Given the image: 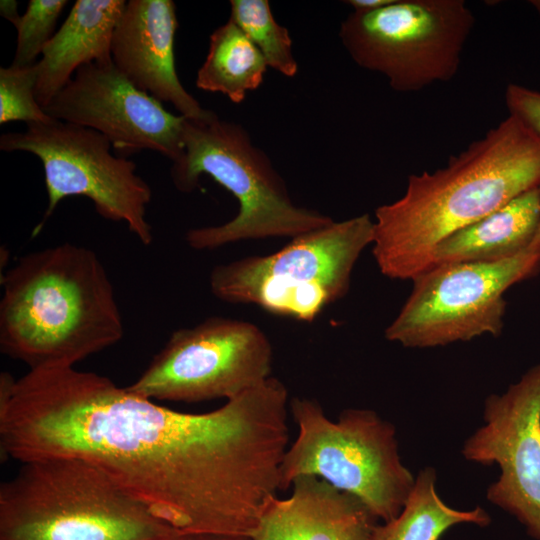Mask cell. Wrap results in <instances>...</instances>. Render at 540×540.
<instances>
[{"label":"cell","instance_id":"1","mask_svg":"<svg viewBox=\"0 0 540 540\" xmlns=\"http://www.w3.org/2000/svg\"><path fill=\"white\" fill-rule=\"evenodd\" d=\"M289 401L270 377L185 413L75 367L5 372L0 447L20 463L85 460L178 531L250 538L279 491Z\"/></svg>","mask_w":540,"mask_h":540},{"label":"cell","instance_id":"2","mask_svg":"<svg viewBox=\"0 0 540 540\" xmlns=\"http://www.w3.org/2000/svg\"><path fill=\"white\" fill-rule=\"evenodd\" d=\"M540 183V140L509 115L446 167L409 176L406 192L375 211L372 253L385 276L411 279L436 246Z\"/></svg>","mask_w":540,"mask_h":540},{"label":"cell","instance_id":"3","mask_svg":"<svg viewBox=\"0 0 540 540\" xmlns=\"http://www.w3.org/2000/svg\"><path fill=\"white\" fill-rule=\"evenodd\" d=\"M1 285L0 351L29 370L74 367L124 335L113 284L90 248L63 243L29 252Z\"/></svg>","mask_w":540,"mask_h":540},{"label":"cell","instance_id":"4","mask_svg":"<svg viewBox=\"0 0 540 540\" xmlns=\"http://www.w3.org/2000/svg\"><path fill=\"white\" fill-rule=\"evenodd\" d=\"M183 152L172 162L170 176L185 193L208 175L238 201L230 221L189 229L185 240L195 250H212L244 240L291 237L325 227L333 220L319 211L296 205L269 157L238 123L216 114L205 120L186 118Z\"/></svg>","mask_w":540,"mask_h":540},{"label":"cell","instance_id":"5","mask_svg":"<svg viewBox=\"0 0 540 540\" xmlns=\"http://www.w3.org/2000/svg\"><path fill=\"white\" fill-rule=\"evenodd\" d=\"M173 529L82 459L23 462L0 485V540H153Z\"/></svg>","mask_w":540,"mask_h":540},{"label":"cell","instance_id":"6","mask_svg":"<svg viewBox=\"0 0 540 540\" xmlns=\"http://www.w3.org/2000/svg\"><path fill=\"white\" fill-rule=\"evenodd\" d=\"M289 412L297 436L283 457L279 490L315 476L358 498L377 520L398 516L415 477L401 460L391 422L365 408L345 409L333 421L303 397L290 399Z\"/></svg>","mask_w":540,"mask_h":540},{"label":"cell","instance_id":"7","mask_svg":"<svg viewBox=\"0 0 540 540\" xmlns=\"http://www.w3.org/2000/svg\"><path fill=\"white\" fill-rule=\"evenodd\" d=\"M373 237L369 214L333 221L272 254L215 266L210 290L227 303L310 322L348 292L354 265Z\"/></svg>","mask_w":540,"mask_h":540},{"label":"cell","instance_id":"8","mask_svg":"<svg viewBox=\"0 0 540 540\" xmlns=\"http://www.w3.org/2000/svg\"><path fill=\"white\" fill-rule=\"evenodd\" d=\"M473 25L463 0H392L350 13L339 37L357 65L383 74L398 92H417L456 75Z\"/></svg>","mask_w":540,"mask_h":540},{"label":"cell","instance_id":"9","mask_svg":"<svg viewBox=\"0 0 540 540\" xmlns=\"http://www.w3.org/2000/svg\"><path fill=\"white\" fill-rule=\"evenodd\" d=\"M112 148L103 134L56 119L29 123L21 132L1 135L0 150L32 153L44 169L48 204L33 237L60 201L82 196L92 201L104 219L125 222L144 246L152 243L153 230L146 218L152 190L136 173L135 162L114 155Z\"/></svg>","mask_w":540,"mask_h":540},{"label":"cell","instance_id":"10","mask_svg":"<svg viewBox=\"0 0 540 540\" xmlns=\"http://www.w3.org/2000/svg\"><path fill=\"white\" fill-rule=\"evenodd\" d=\"M540 271V250L528 248L496 262L436 264L412 278L413 287L385 337L408 348L469 341L504 327L505 292Z\"/></svg>","mask_w":540,"mask_h":540},{"label":"cell","instance_id":"11","mask_svg":"<svg viewBox=\"0 0 540 540\" xmlns=\"http://www.w3.org/2000/svg\"><path fill=\"white\" fill-rule=\"evenodd\" d=\"M272 361V345L258 326L213 316L174 331L127 387L151 400H228L270 378Z\"/></svg>","mask_w":540,"mask_h":540},{"label":"cell","instance_id":"12","mask_svg":"<svg viewBox=\"0 0 540 540\" xmlns=\"http://www.w3.org/2000/svg\"><path fill=\"white\" fill-rule=\"evenodd\" d=\"M483 419L462 454L474 463L499 466L487 499L540 540V362L503 394L488 396Z\"/></svg>","mask_w":540,"mask_h":540},{"label":"cell","instance_id":"13","mask_svg":"<svg viewBox=\"0 0 540 540\" xmlns=\"http://www.w3.org/2000/svg\"><path fill=\"white\" fill-rule=\"evenodd\" d=\"M44 110L103 134L122 153L151 150L173 162L183 152L186 118L134 86L112 60L80 67Z\"/></svg>","mask_w":540,"mask_h":540},{"label":"cell","instance_id":"14","mask_svg":"<svg viewBox=\"0 0 540 540\" xmlns=\"http://www.w3.org/2000/svg\"><path fill=\"white\" fill-rule=\"evenodd\" d=\"M177 27L172 0H129L113 33L111 58L138 89L172 104L185 118L205 120L215 113L200 105L176 72Z\"/></svg>","mask_w":540,"mask_h":540},{"label":"cell","instance_id":"15","mask_svg":"<svg viewBox=\"0 0 540 540\" xmlns=\"http://www.w3.org/2000/svg\"><path fill=\"white\" fill-rule=\"evenodd\" d=\"M266 505L250 540H372L376 517L355 496L301 476Z\"/></svg>","mask_w":540,"mask_h":540},{"label":"cell","instance_id":"16","mask_svg":"<svg viewBox=\"0 0 540 540\" xmlns=\"http://www.w3.org/2000/svg\"><path fill=\"white\" fill-rule=\"evenodd\" d=\"M126 3L125 0L74 3L36 63V99L43 109L80 67L112 60V37Z\"/></svg>","mask_w":540,"mask_h":540},{"label":"cell","instance_id":"17","mask_svg":"<svg viewBox=\"0 0 540 540\" xmlns=\"http://www.w3.org/2000/svg\"><path fill=\"white\" fill-rule=\"evenodd\" d=\"M539 224L537 186L443 239L434 250L433 266L512 258L530 247Z\"/></svg>","mask_w":540,"mask_h":540},{"label":"cell","instance_id":"18","mask_svg":"<svg viewBox=\"0 0 540 540\" xmlns=\"http://www.w3.org/2000/svg\"><path fill=\"white\" fill-rule=\"evenodd\" d=\"M267 63L253 42L230 19L210 35L208 54L196 76L197 88L244 101L263 82Z\"/></svg>","mask_w":540,"mask_h":540},{"label":"cell","instance_id":"19","mask_svg":"<svg viewBox=\"0 0 540 540\" xmlns=\"http://www.w3.org/2000/svg\"><path fill=\"white\" fill-rule=\"evenodd\" d=\"M436 479L434 468L420 470L401 512L390 521L376 524L372 540H439L457 524L489 525L491 517L480 506L467 511L448 506L436 491Z\"/></svg>","mask_w":540,"mask_h":540},{"label":"cell","instance_id":"20","mask_svg":"<svg viewBox=\"0 0 540 540\" xmlns=\"http://www.w3.org/2000/svg\"><path fill=\"white\" fill-rule=\"evenodd\" d=\"M230 17L253 42L267 65L286 77H294L298 64L286 27L278 24L267 0H231Z\"/></svg>","mask_w":540,"mask_h":540},{"label":"cell","instance_id":"21","mask_svg":"<svg viewBox=\"0 0 540 540\" xmlns=\"http://www.w3.org/2000/svg\"><path fill=\"white\" fill-rule=\"evenodd\" d=\"M66 0H30L25 12L16 21L17 45L12 66L35 65L37 58L53 37L57 20L67 5Z\"/></svg>","mask_w":540,"mask_h":540},{"label":"cell","instance_id":"22","mask_svg":"<svg viewBox=\"0 0 540 540\" xmlns=\"http://www.w3.org/2000/svg\"><path fill=\"white\" fill-rule=\"evenodd\" d=\"M36 64L27 67L0 69V123L24 121L44 123L52 121L36 99Z\"/></svg>","mask_w":540,"mask_h":540},{"label":"cell","instance_id":"23","mask_svg":"<svg viewBox=\"0 0 540 540\" xmlns=\"http://www.w3.org/2000/svg\"><path fill=\"white\" fill-rule=\"evenodd\" d=\"M509 115L518 118L540 140V92L519 84H509L505 91Z\"/></svg>","mask_w":540,"mask_h":540},{"label":"cell","instance_id":"24","mask_svg":"<svg viewBox=\"0 0 540 540\" xmlns=\"http://www.w3.org/2000/svg\"><path fill=\"white\" fill-rule=\"evenodd\" d=\"M153 540H250L247 537H234L213 534H199L178 531L176 529L163 534Z\"/></svg>","mask_w":540,"mask_h":540},{"label":"cell","instance_id":"25","mask_svg":"<svg viewBox=\"0 0 540 540\" xmlns=\"http://www.w3.org/2000/svg\"><path fill=\"white\" fill-rule=\"evenodd\" d=\"M392 0H349L345 1L354 8V11H371L379 9Z\"/></svg>","mask_w":540,"mask_h":540},{"label":"cell","instance_id":"26","mask_svg":"<svg viewBox=\"0 0 540 540\" xmlns=\"http://www.w3.org/2000/svg\"><path fill=\"white\" fill-rule=\"evenodd\" d=\"M18 5L14 0H2L0 2V14L6 20L10 21L13 25L20 18L18 13Z\"/></svg>","mask_w":540,"mask_h":540},{"label":"cell","instance_id":"27","mask_svg":"<svg viewBox=\"0 0 540 540\" xmlns=\"http://www.w3.org/2000/svg\"><path fill=\"white\" fill-rule=\"evenodd\" d=\"M538 190H539V194H540V183L538 185ZM530 248L540 250V224L538 226V229L536 231L534 239H533V241H532V243L530 245Z\"/></svg>","mask_w":540,"mask_h":540},{"label":"cell","instance_id":"28","mask_svg":"<svg viewBox=\"0 0 540 540\" xmlns=\"http://www.w3.org/2000/svg\"><path fill=\"white\" fill-rule=\"evenodd\" d=\"M531 5L537 10L540 15V0L530 1Z\"/></svg>","mask_w":540,"mask_h":540}]
</instances>
